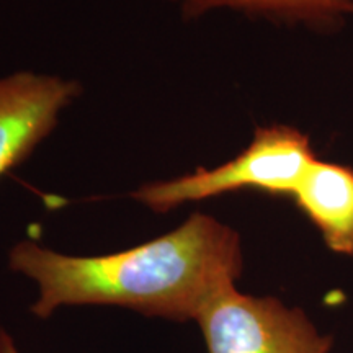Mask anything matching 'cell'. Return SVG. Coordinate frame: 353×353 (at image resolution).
Here are the masks:
<instances>
[{
  "label": "cell",
  "mask_w": 353,
  "mask_h": 353,
  "mask_svg": "<svg viewBox=\"0 0 353 353\" xmlns=\"http://www.w3.org/2000/svg\"><path fill=\"white\" fill-rule=\"evenodd\" d=\"M242 267L239 234L205 213L113 254L68 255L34 241L8 250V268L38 286L32 314L39 319L68 306H118L149 317L196 321L219 293L236 286Z\"/></svg>",
  "instance_id": "1"
},
{
  "label": "cell",
  "mask_w": 353,
  "mask_h": 353,
  "mask_svg": "<svg viewBox=\"0 0 353 353\" xmlns=\"http://www.w3.org/2000/svg\"><path fill=\"white\" fill-rule=\"evenodd\" d=\"M316 154L306 134L286 125L260 126L250 144L231 161L213 169L144 183L131 196L156 213L239 190L293 196Z\"/></svg>",
  "instance_id": "2"
},
{
  "label": "cell",
  "mask_w": 353,
  "mask_h": 353,
  "mask_svg": "<svg viewBox=\"0 0 353 353\" xmlns=\"http://www.w3.org/2000/svg\"><path fill=\"white\" fill-rule=\"evenodd\" d=\"M196 322L208 353H329L332 347L301 309L236 286L219 293Z\"/></svg>",
  "instance_id": "3"
},
{
  "label": "cell",
  "mask_w": 353,
  "mask_h": 353,
  "mask_svg": "<svg viewBox=\"0 0 353 353\" xmlns=\"http://www.w3.org/2000/svg\"><path fill=\"white\" fill-rule=\"evenodd\" d=\"M81 92V83L50 74L0 77V176L32 156Z\"/></svg>",
  "instance_id": "4"
},
{
  "label": "cell",
  "mask_w": 353,
  "mask_h": 353,
  "mask_svg": "<svg viewBox=\"0 0 353 353\" xmlns=\"http://www.w3.org/2000/svg\"><path fill=\"white\" fill-rule=\"evenodd\" d=\"M298 208L334 252L353 255V170L316 159L294 192Z\"/></svg>",
  "instance_id": "5"
},
{
  "label": "cell",
  "mask_w": 353,
  "mask_h": 353,
  "mask_svg": "<svg viewBox=\"0 0 353 353\" xmlns=\"http://www.w3.org/2000/svg\"><path fill=\"white\" fill-rule=\"evenodd\" d=\"M183 19L195 20L214 10H232L275 23L337 26L353 17V0H164Z\"/></svg>",
  "instance_id": "6"
},
{
  "label": "cell",
  "mask_w": 353,
  "mask_h": 353,
  "mask_svg": "<svg viewBox=\"0 0 353 353\" xmlns=\"http://www.w3.org/2000/svg\"><path fill=\"white\" fill-rule=\"evenodd\" d=\"M0 353H21L12 334L3 327H0Z\"/></svg>",
  "instance_id": "7"
}]
</instances>
